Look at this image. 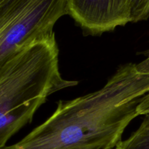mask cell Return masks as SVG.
Returning a JSON list of instances; mask_svg holds the SVG:
<instances>
[{
	"label": "cell",
	"mask_w": 149,
	"mask_h": 149,
	"mask_svg": "<svg viewBox=\"0 0 149 149\" xmlns=\"http://www.w3.org/2000/svg\"><path fill=\"white\" fill-rule=\"evenodd\" d=\"M149 93V74L121 65L100 90L60 100L52 116L21 141L2 149H106L122 141Z\"/></svg>",
	"instance_id": "1"
},
{
	"label": "cell",
	"mask_w": 149,
	"mask_h": 149,
	"mask_svg": "<svg viewBox=\"0 0 149 149\" xmlns=\"http://www.w3.org/2000/svg\"><path fill=\"white\" fill-rule=\"evenodd\" d=\"M55 36L22 48L0 64V149L53 93L77 85L59 70Z\"/></svg>",
	"instance_id": "2"
},
{
	"label": "cell",
	"mask_w": 149,
	"mask_h": 149,
	"mask_svg": "<svg viewBox=\"0 0 149 149\" xmlns=\"http://www.w3.org/2000/svg\"><path fill=\"white\" fill-rule=\"evenodd\" d=\"M67 0H6L0 4V64L22 48L55 37Z\"/></svg>",
	"instance_id": "3"
},
{
	"label": "cell",
	"mask_w": 149,
	"mask_h": 149,
	"mask_svg": "<svg viewBox=\"0 0 149 149\" xmlns=\"http://www.w3.org/2000/svg\"><path fill=\"white\" fill-rule=\"evenodd\" d=\"M67 7L68 15L93 35L149 18V0H67Z\"/></svg>",
	"instance_id": "4"
},
{
	"label": "cell",
	"mask_w": 149,
	"mask_h": 149,
	"mask_svg": "<svg viewBox=\"0 0 149 149\" xmlns=\"http://www.w3.org/2000/svg\"><path fill=\"white\" fill-rule=\"evenodd\" d=\"M143 120L138 129L127 139L122 141L117 149H149V113L144 115Z\"/></svg>",
	"instance_id": "5"
},
{
	"label": "cell",
	"mask_w": 149,
	"mask_h": 149,
	"mask_svg": "<svg viewBox=\"0 0 149 149\" xmlns=\"http://www.w3.org/2000/svg\"><path fill=\"white\" fill-rule=\"evenodd\" d=\"M137 111L138 115H146L149 113V93L142 98L137 108Z\"/></svg>",
	"instance_id": "6"
},
{
	"label": "cell",
	"mask_w": 149,
	"mask_h": 149,
	"mask_svg": "<svg viewBox=\"0 0 149 149\" xmlns=\"http://www.w3.org/2000/svg\"><path fill=\"white\" fill-rule=\"evenodd\" d=\"M146 58L141 62L140 63L136 64V68L141 74H149V50L146 52Z\"/></svg>",
	"instance_id": "7"
},
{
	"label": "cell",
	"mask_w": 149,
	"mask_h": 149,
	"mask_svg": "<svg viewBox=\"0 0 149 149\" xmlns=\"http://www.w3.org/2000/svg\"><path fill=\"white\" fill-rule=\"evenodd\" d=\"M4 1H6V0H0V4H1L2 2H4Z\"/></svg>",
	"instance_id": "8"
},
{
	"label": "cell",
	"mask_w": 149,
	"mask_h": 149,
	"mask_svg": "<svg viewBox=\"0 0 149 149\" xmlns=\"http://www.w3.org/2000/svg\"><path fill=\"white\" fill-rule=\"evenodd\" d=\"M106 149H117L115 147V148H106Z\"/></svg>",
	"instance_id": "9"
}]
</instances>
